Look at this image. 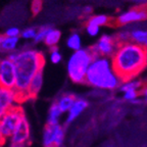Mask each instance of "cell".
Wrapping results in <instances>:
<instances>
[{"label": "cell", "instance_id": "obj_6", "mask_svg": "<svg viewBox=\"0 0 147 147\" xmlns=\"http://www.w3.org/2000/svg\"><path fill=\"white\" fill-rule=\"evenodd\" d=\"M64 137V128L60 124L46 125L42 135V143L44 147H62Z\"/></svg>", "mask_w": 147, "mask_h": 147}, {"label": "cell", "instance_id": "obj_1", "mask_svg": "<svg viewBox=\"0 0 147 147\" xmlns=\"http://www.w3.org/2000/svg\"><path fill=\"white\" fill-rule=\"evenodd\" d=\"M13 61L16 67V90L22 102L28 99V90L33 78L39 71H43L45 64L44 54L40 50L32 47H25L7 55Z\"/></svg>", "mask_w": 147, "mask_h": 147}, {"label": "cell", "instance_id": "obj_26", "mask_svg": "<svg viewBox=\"0 0 147 147\" xmlns=\"http://www.w3.org/2000/svg\"><path fill=\"white\" fill-rule=\"evenodd\" d=\"M22 31L18 29V27H10L5 31V37H10V38H18L21 36Z\"/></svg>", "mask_w": 147, "mask_h": 147}, {"label": "cell", "instance_id": "obj_28", "mask_svg": "<svg viewBox=\"0 0 147 147\" xmlns=\"http://www.w3.org/2000/svg\"><path fill=\"white\" fill-rule=\"evenodd\" d=\"M123 98H124L125 100H127V101L133 102V101L137 100V99L139 98V93H138V91H128V92H125Z\"/></svg>", "mask_w": 147, "mask_h": 147}, {"label": "cell", "instance_id": "obj_5", "mask_svg": "<svg viewBox=\"0 0 147 147\" xmlns=\"http://www.w3.org/2000/svg\"><path fill=\"white\" fill-rule=\"evenodd\" d=\"M24 117H25V113H24L23 108L18 105L8 110L0 119V128L6 140L11 136V134L14 132Z\"/></svg>", "mask_w": 147, "mask_h": 147}, {"label": "cell", "instance_id": "obj_3", "mask_svg": "<svg viewBox=\"0 0 147 147\" xmlns=\"http://www.w3.org/2000/svg\"><path fill=\"white\" fill-rule=\"evenodd\" d=\"M85 83L96 89L115 90L119 88L123 80L115 71L111 57L97 55L90 64Z\"/></svg>", "mask_w": 147, "mask_h": 147}, {"label": "cell", "instance_id": "obj_21", "mask_svg": "<svg viewBox=\"0 0 147 147\" xmlns=\"http://www.w3.org/2000/svg\"><path fill=\"white\" fill-rule=\"evenodd\" d=\"M52 29V27L49 25H43L40 28H38V31H37L36 38L34 39V43H40V42H44L46 36L48 35L49 31Z\"/></svg>", "mask_w": 147, "mask_h": 147}, {"label": "cell", "instance_id": "obj_17", "mask_svg": "<svg viewBox=\"0 0 147 147\" xmlns=\"http://www.w3.org/2000/svg\"><path fill=\"white\" fill-rule=\"evenodd\" d=\"M62 111L59 109L57 104L52 103L50 107L48 108V113H47V125H58L62 117Z\"/></svg>", "mask_w": 147, "mask_h": 147}, {"label": "cell", "instance_id": "obj_11", "mask_svg": "<svg viewBox=\"0 0 147 147\" xmlns=\"http://www.w3.org/2000/svg\"><path fill=\"white\" fill-rule=\"evenodd\" d=\"M144 21H147V9L143 7L129 9L122 12L117 18V24L124 27L135 25L136 23H142Z\"/></svg>", "mask_w": 147, "mask_h": 147}, {"label": "cell", "instance_id": "obj_18", "mask_svg": "<svg viewBox=\"0 0 147 147\" xmlns=\"http://www.w3.org/2000/svg\"><path fill=\"white\" fill-rule=\"evenodd\" d=\"M60 38H61V32L59 30H57V29L52 28L49 31L48 35L46 36L45 40H44V43H45V45L48 46V47L52 48V47H55V46L57 45Z\"/></svg>", "mask_w": 147, "mask_h": 147}, {"label": "cell", "instance_id": "obj_10", "mask_svg": "<svg viewBox=\"0 0 147 147\" xmlns=\"http://www.w3.org/2000/svg\"><path fill=\"white\" fill-rule=\"evenodd\" d=\"M22 102L16 90L0 87V119L11 108L18 106Z\"/></svg>", "mask_w": 147, "mask_h": 147}, {"label": "cell", "instance_id": "obj_15", "mask_svg": "<svg viewBox=\"0 0 147 147\" xmlns=\"http://www.w3.org/2000/svg\"><path fill=\"white\" fill-rule=\"evenodd\" d=\"M78 97H76V95L73 93H63L61 94L55 101V103L57 104V106L59 107V109L62 111V113H67L71 107L73 106V104L75 103V101Z\"/></svg>", "mask_w": 147, "mask_h": 147}, {"label": "cell", "instance_id": "obj_31", "mask_svg": "<svg viewBox=\"0 0 147 147\" xmlns=\"http://www.w3.org/2000/svg\"><path fill=\"white\" fill-rule=\"evenodd\" d=\"M3 38H4V36H2V35H0V44H1V42H2Z\"/></svg>", "mask_w": 147, "mask_h": 147}, {"label": "cell", "instance_id": "obj_24", "mask_svg": "<svg viewBox=\"0 0 147 147\" xmlns=\"http://www.w3.org/2000/svg\"><path fill=\"white\" fill-rule=\"evenodd\" d=\"M49 58H50V61L54 64H58L61 62L62 60V55L61 53L58 50L57 46L52 47L50 48V53H49Z\"/></svg>", "mask_w": 147, "mask_h": 147}, {"label": "cell", "instance_id": "obj_8", "mask_svg": "<svg viewBox=\"0 0 147 147\" xmlns=\"http://www.w3.org/2000/svg\"><path fill=\"white\" fill-rule=\"evenodd\" d=\"M119 44V43L117 42L115 37L104 34L99 38L94 46L90 47V49H91L92 53L94 54V56L101 55V56L113 57Z\"/></svg>", "mask_w": 147, "mask_h": 147}, {"label": "cell", "instance_id": "obj_30", "mask_svg": "<svg viewBox=\"0 0 147 147\" xmlns=\"http://www.w3.org/2000/svg\"><path fill=\"white\" fill-rule=\"evenodd\" d=\"M142 96L144 98V101L147 103V87L144 88V90L142 91Z\"/></svg>", "mask_w": 147, "mask_h": 147}, {"label": "cell", "instance_id": "obj_27", "mask_svg": "<svg viewBox=\"0 0 147 147\" xmlns=\"http://www.w3.org/2000/svg\"><path fill=\"white\" fill-rule=\"evenodd\" d=\"M42 10V0H32L31 2V11L34 16L38 14Z\"/></svg>", "mask_w": 147, "mask_h": 147}, {"label": "cell", "instance_id": "obj_14", "mask_svg": "<svg viewBox=\"0 0 147 147\" xmlns=\"http://www.w3.org/2000/svg\"><path fill=\"white\" fill-rule=\"evenodd\" d=\"M18 44H20V37L18 38H10L5 37L0 44V54L7 55L11 54L18 50Z\"/></svg>", "mask_w": 147, "mask_h": 147}, {"label": "cell", "instance_id": "obj_4", "mask_svg": "<svg viewBox=\"0 0 147 147\" xmlns=\"http://www.w3.org/2000/svg\"><path fill=\"white\" fill-rule=\"evenodd\" d=\"M94 57L90 48H82L71 53L67 62V71L69 80L76 84L85 83L86 75Z\"/></svg>", "mask_w": 147, "mask_h": 147}, {"label": "cell", "instance_id": "obj_2", "mask_svg": "<svg viewBox=\"0 0 147 147\" xmlns=\"http://www.w3.org/2000/svg\"><path fill=\"white\" fill-rule=\"evenodd\" d=\"M111 59L123 82L133 80L147 67V49L131 41L121 43Z\"/></svg>", "mask_w": 147, "mask_h": 147}, {"label": "cell", "instance_id": "obj_12", "mask_svg": "<svg viewBox=\"0 0 147 147\" xmlns=\"http://www.w3.org/2000/svg\"><path fill=\"white\" fill-rule=\"evenodd\" d=\"M88 101L84 98H77L75 103L71 107V109L67 111V119H65V124L69 125L73 122H75L81 115H82L88 107Z\"/></svg>", "mask_w": 147, "mask_h": 147}, {"label": "cell", "instance_id": "obj_29", "mask_svg": "<svg viewBox=\"0 0 147 147\" xmlns=\"http://www.w3.org/2000/svg\"><path fill=\"white\" fill-rule=\"evenodd\" d=\"M5 141H6V139H5V137L3 136L2 131H1V128H0V146H2V145L5 143Z\"/></svg>", "mask_w": 147, "mask_h": 147}, {"label": "cell", "instance_id": "obj_16", "mask_svg": "<svg viewBox=\"0 0 147 147\" xmlns=\"http://www.w3.org/2000/svg\"><path fill=\"white\" fill-rule=\"evenodd\" d=\"M43 82H44L43 71H41L33 78L32 82H31L30 86H29V90H28V97L29 98L36 97L37 95L39 94L42 87H43Z\"/></svg>", "mask_w": 147, "mask_h": 147}, {"label": "cell", "instance_id": "obj_13", "mask_svg": "<svg viewBox=\"0 0 147 147\" xmlns=\"http://www.w3.org/2000/svg\"><path fill=\"white\" fill-rule=\"evenodd\" d=\"M131 33V42L147 49V28L141 26H127Z\"/></svg>", "mask_w": 147, "mask_h": 147}, {"label": "cell", "instance_id": "obj_23", "mask_svg": "<svg viewBox=\"0 0 147 147\" xmlns=\"http://www.w3.org/2000/svg\"><path fill=\"white\" fill-rule=\"evenodd\" d=\"M37 31H38V29H36V28L28 27L26 29H24V30H22L20 38H22L24 40H33L34 41V39L36 38Z\"/></svg>", "mask_w": 147, "mask_h": 147}, {"label": "cell", "instance_id": "obj_25", "mask_svg": "<svg viewBox=\"0 0 147 147\" xmlns=\"http://www.w3.org/2000/svg\"><path fill=\"white\" fill-rule=\"evenodd\" d=\"M86 32H87V34L89 35V36L96 37L97 35L99 34V32H100V28L95 25L87 23V25H86Z\"/></svg>", "mask_w": 147, "mask_h": 147}, {"label": "cell", "instance_id": "obj_19", "mask_svg": "<svg viewBox=\"0 0 147 147\" xmlns=\"http://www.w3.org/2000/svg\"><path fill=\"white\" fill-rule=\"evenodd\" d=\"M67 46L71 50L78 51L82 49V38L79 33H71L67 39Z\"/></svg>", "mask_w": 147, "mask_h": 147}, {"label": "cell", "instance_id": "obj_9", "mask_svg": "<svg viewBox=\"0 0 147 147\" xmlns=\"http://www.w3.org/2000/svg\"><path fill=\"white\" fill-rule=\"evenodd\" d=\"M31 139V127L30 123L25 117L22 119L18 126L8 138L11 147H25Z\"/></svg>", "mask_w": 147, "mask_h": 147}, {"label": "cell", "instance_id": "obj_22", "mask_svg": "<svg viewBox=\"0 0 147 147\" xmlns=\"http://www.w3.org/2000/svg\"><path fill=\"white\" fill-rule=\"evenodd\" d=\"M108 21H109V18H108V16H105V14H97V16H91V18H89L88 23L101 28V27H103V26L107 25Z\"/></svg>", "mask_w": 147, "mask_h": 147}, {"label": "cell", "instance_id": "obj_20", "mask_svg": "<svg viewBox=\"0 0 147 147\" xmlns=\"http://www.w3.org/2000/svg\"><path fill=\"white\" fill-rule=\"evenodd\" d=\"M142 87V82L139 80H129L125 81L122 83V85L119 86V91L125 93L128 91H138L139 89H141Z\"/></svg>", "mask_w": 147, "mask_h": 147}, {"label": "cell", "instance_id": "obj_32", "mask_svg": "<svg viewBox=\"0 0 147 147\" xmlns=\"http://www.w3.org/2000/svg\"><path fill=\"white\" fill-rule=\"evenodd\" d=\"M0 59H1V58H0Z\"/></svg>", "mask_w": 147, "mask_h": 147}, {"label": "cell", "instance_id": "obj_7", "mask_svg": "<svg viewBox=\"0 0 147 147\" xmlns=\"http://www.w3.org/2000/svg\"><path fill=\"white\" fill-rule=\"evenodd\" d=\"M16 83V67L7 56L0 59V87L14 90Z\"/></svg>", "mask_w": 147, "mask_h": 147}]
</instances>
